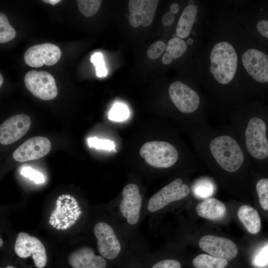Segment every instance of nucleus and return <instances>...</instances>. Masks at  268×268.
I'll use <instances>...</instances> for the list:
<instances>
[{
	"label": "nucleus",
	"mask_w": 268,
	"mask_h": 268,
	"mask_svg": "<svg viewBox=\"0 0 268 268\" xmlns=\"http://www.w3.org/2000/svg\"><path fill=\"white\" fill-rule=\"evenodd\" d=\"M203 39L199 50V81L209 110L228 116L250 103L251 94L240 65L228 8L223 1L209 5Z\"/></svg>",
	"instance_id": "f257e3e1"
},
{
	"label": "nucleus",
	"mask_w": 268,
	"mask_h": 268,
	"mask_svg": "<svg viewBox=\"0 0 268 268\" xmlns=\"http://www.w3.org/2000/svg\"><path fill=\"white\" fill-rule=\"evenodd\" d=\"M197 134L201 158L210 169L229 175L246 171L250 158L230 124L200 127Z\"/></svg>",
	"instance_id": "f03ea898"
},
{
	"label": "nucleus",
	"mask_w": 268,
	"mask_h": 268,
	"mask_svg": "<svg viewBox=\"0 0 268 268\" xmlns=\"http://www.w3.org/2000/svg\"><path fill=\"white\" fill-rule=\"evenodd\" d=\"M230 20L240 65L252 95L254 83H268V54L256 47L253 36L233 16Z\"/></svg>",
	"instance_id": "7ed1b4c3"
},
{
	"label": "nucleus",
	"mask_w": 268,
	"mask_h": 268,
	"mask_svg": "<svg viewBox=\"0 0 268 268\" xmlns=\"http://www.w3.org/2000/svg\"><path fill=\"white\" fill-rule=\"evenodd\" d=\"M169 97L177 109L181 113H197L207 119L210 112L206 99L203 93L180 80L173 82L168 89Z\"/></svg>",
	"instance_id": "20e7f679"
},
{
	"label": "nucleus",
	"mask_w": 268,
	"mask_h": 268,
	"mask_svg": "<svg viewBox=\"0 0 268 268\" xmlns=\"http://www.w3.org/2000/svg\"><path fill=\"white\" fill-rule=\"evenodd\" d=\"M139 154L149 165L158 168H168L178 160V149L173 144L164 141H151L140 148Z\"/></svg>",
	"instance_id": "39448f33"
},
{
	"label": "nucleus",
	"mask_w": 268,
	"mask_h": 268,
	"mask_svg": "<svg viewBox=\"0 0 268 268\" xmlns=\"http://www.w3.org/2000/svg\"><path fill=\"white\" fill-rule=\"evenodd\" d=\"M190 193L189 186L178 178L164 186L149 200L147 209L150 212L162 209L169 203L187 197Z\"/></svg>",
	"instance_id": "423d86ee"
},
{
	"label": "nucleus",
	"mask_w": 268,
	"mask_h": 268,
	"mask_svg": "<svg viewBox=\"0 0 268 268\" xmlns=\"http://www.w3.org/2000/svg\"><path fill=\"white\" fill-rule=\"evenodd\" d=\"M27 89L35 97L44 100L54 99L58 95V89L53 75L45 71L32 70L24 77Z\"/></svg>",
	"instance_id": "0eeeda50"
},
{
	"label": "nucleus",
	"mask_w": 268,
	"mask_h": 268,
	"mask_svg": "<svg viewBox=\"0 0 268 268\" xmlns=\"http://www.w3.org/2000/svg\"><path fill=\"white\" fill-rule=\"evenodd\" d=\"M14 249L20 258H26L32 255L37 268H43L46 266L47 262L46 249L37 238L25 232H20L16 238Z\"/></svg>",
	"instance_id": "6e6552de"
},
{
	"label": "nucleus",
	"mask_w": 268,
	"mask_h": 268,
	"mask_svg": "<svg viewBox=\"0 0 268 268\" xmlns=\"http://www.w3.org/2000/svg\"><path fill=\"white\" fill-rule=\"evenodd\" d=\"M94 234L97 239V248L103 258L113 260L121 251V244L111 225L104 222L97 223L94 227Z\"/></svg>",
	"instance_id": "1a4fd4ad"
},
{
	"label": "nucleus",
	"mask_w": 268,
	"mask_h": 268,
	"mask_svg": "<svg viewBox=\"0 0 268 268\" xmlns=\"http://www.w3.org/2000/svg\"><path fill=\"white\" fill-rule=\"evenodd\" d=\"M142 200L137 185L130 183L124 187L119 209L123 217L130 225H135L138 222Z\"/></svg>",
	"instance_id": "9d476101"
},
{
	"label": "nucleus",
	"mask_w": 268,
	"mask_h": 268,
	"mask_svg": "<svg viewBox=\"0 0 268 268\" xmlns=\"http://www.w3.org/2000/svg\"><path fill=\"white\" fill-rule=\"evenodd\" d=\"M61 57L59 47L50 43L33 45L25 53L24 61L30 67H39L45 65L48 66L56 64Z\"/></svg>",
	"instance_id": "9b49d317"
},
{
	"label": "nucleus",
	"mask_w": 268,
	"mask_h": 268,
	"mask_svg": "<svg viewBox=\"0 0 268 268\" xmlns=\"http://www.w3.org/2000/svg\"><path fill=\"white\" fill-rule=\"evenodd\" d=\"M200 248L210 255L230 261L237 255L238 249L232 240L214 235H207L199 241Z\"/></svg>",
	"instance_id": "f8f14e48"
},
{
	"label": "nucleus",
	"mask_w": 268,
	"mask_h": 268,
	"mask_svg": "<svg viewBox=\"0 0 268 268\" xmlns=\"http://www.w3.org/2000/svg\"><path fill=\"white\" fill-rule=\"evenodd\" d=\"M30 118L20 114L8 118L0 126V143L7 145L24 136L31 126Z\"/></svg>",
	"instance_id": "ddd939ff"
},
{
	"label": "nucleus",
	"mask_w": 268,
	"mask_h": 268,
	"mask_svg": "<svg viewBox=\"0 0 268 268\" xmlns=\"http://www.w3.org/2000/svg\"><path fill=\"white\" fill-rule=\"evenodd\" d=\"M51 148L48 138L43 136L31 137L21 144L13 152V159L18 162H25L39 159L47 155Z\"/></svg>",
	"instance_id": "4468645a"
},
{
	"label": "nucleus",
	"mask_w": 268,
	"mask_h": 268,
	"mask_svg": "<svg viewBox=\"0 0 268 268\" xmlns=\"http://www.w3.org/2000/svg\"><path fill=\"white\" fill-rule=\"evenodd\" d=\"M159 2L158 0H131L129 22L132 26L147 27L152 22Z\"/></svg>",
	"instance_id": "2eb2a0df"
},
{
	"label": "nucleus",
	"mask_w": 268,
	"mask_h": 268,
	"mask_svg": "<svg viewBox=\"0 0 268 268\" xmlns=\"http://www.w3.org/2000/svg\"><path fill=\"white\" fill-rule=\"evenodd\" d=\"M68 262L73 268H106L107 265L104 258L96 255L88 247H81L71 252Z\"/></svg>",
	"instance_id": "dca6fc26"
},
{
	"label": "nucleus",
	"mask_w": 268,
	"mask_h": 268,
	"mask_svg": "<svg viewBox=\"0 0 268 268\" xmlns=\"http://www.w3.org/2000/svg\"><path fill=\"white\" fill-rule=\"evenodd\" d=\"M196 210L200 217L212 221L222 220L227 212L225 205L212 197L206 198L198 203Z\"/></svg>",
	"instance_id": "f3484780"
},
{
	"label": "nucleus",
	"mask_w": 268,
	"mask_h": 268,
	"mask_svg": "<svg viewBox=\"0 0 268 268\" xmlns=\"http://www.w3.org/2000/svg\"><path fill=\"white\" fill-rule=\"evenodd\" d=\"M238 219L246 230L256 234L261 230V220L258 211L251 206L242 205L237 211Z\"/></svg>",
	"instance_id": "a211bd4d"
},
{
	"label": "nucleus",
	"mask_w": 268,
	"mask_h": 268,
	"mask_svg": "<svg viewBox=\"0 0 268 268\" xmlns=\"http://www.w3.org/2000/svg\"><path fill=\"white\" fill-rule=\"evenodd\" d=\"M188 46L187 40L180 37L171 38L166 45L165 53L162 57L161 61L164 65L171 63L174 60L178 59L185 54Z\"/></svg>",
	"instance_id": "6ab92c4d"
},
{
	"label": "nucleus",
	"mask_w": 268,
	"mask_h": 268,
	"mask_svg": "<svg viewBox=\"0 0 268 268\" xmlns=\"http://www.w3.org/2000/svg\"><path fill=\"white\" fill-rule=\"evenodd\" d=\"M195 268H225L228 265L226 260L207 254H200L193 260Z\"/></svg>",
	"instance_id": "aec40b11"
},
{
	"label": "nucleus",
	"mask_w": 268,
	"mask_h": 268,
	"mask_svg": "<svg viewBox=\"0 0 268 268\" xmlns=\"http://www.w3.org/2000/svg\"><path fill=\"white\" fill-rule=\"evenodd\" d=\"M236 20L247 32H251L256 30L258 34H260L262 37L268 40V19H261L258 20L256 22L247 20H238L237 19Z\"/></svg>",
	"instance_id": "412c9836"
},
{
	"label": "nucleus",
	"mask_w": 268,
	"mask_h": 268,
	"mask_svg": "<svg viewBox=\"0 0 268 268\" xmlns=\"http://www.w3.org/2000/svg\"><path fill=\"white\" fill-rule=\"evenodd\" d=\"M214 190V183L205 178L196 183L193 191L197 197L205 199L212 196Z\"/></svg>",
	"instance_id": "4be33fe9"
},
{
	"label": "nucleus",
	"mask_w": 268,
	"mask_h": 268,
	"mask_svg": "<svg viewBox=\"0 0 268 268\" xmlns=\"http://www.w3.org/2000/svg\"><path fill=\"white\" fill-rule=\"evenodd\" d=\"M15 29L10 25L7 17L0 13V43H4L13 39L16 36Z\"/></svg>",
	"instance_id": "5701e85b"
},
{
	"label": "nucleus",
	"mask_w": 268,
	"mask_h": 268,
	"mask_svg": "<svg viewBox=\"0 0 268 268\" xmlns=\"http://www.w3.org/2000/svg\"><path fill=\"white\" fill-rule=\"evenodd\" d=\"M101 2L102 0H78L76 1L79 11L86 17L94 15L98 11Z\"/></svg>",
	"instance_id": "b1692460"
},
{
	"label": "nucleus",
	"mask_w": 268,
	"mask_h": 268,
	"mask_svg": "<svg viewBox=\"0 0 268 268\" xmlns=\"http://www.w3.org/2000/svg\"><path fill=\"white\" fill-rule=\"evenodd\" d=\"M256 191L261 207L268 210V178L260 179L256 185Z\"/></svg>",
	"instance_id": "393cba45"
},
{
	"label": "nucleus",
	"mask_w": 268,
	"mask_h": 268,
	"mask_svg": "<svg viewBox=\"0 0 268 268\" xmlns=\"http://www.w3.org/2000/svg\"><path fill=\"white\" fill-rule=\"evenodd\" d=\"M129 116L128 108L121 103L115 104L109 114V119L115 122H122L126 120Z\"/></svg>",
	"instance_id": "a878e982"
},
{
	"label": "nucleus",
	"mask_w": 268,
	"mask_h": 268,
	"mask_svg": "<svg viewBox=\"0 0 268 268\" xmlns=\"http://www.w3.org/2000/svg\"><path fill=\"white\" fill-rule=\"evenodd\" d=\"M87 141L90 147L107 150H115V143L109 139H99L94 137L88 138Z\"/></svg>",
	"instance_id": "bb28decb"
},
{
	"label": "nucleus",
	"mask_w": 268,
	"mask_h": 268,
	"mask_svg": "<svg viewBox=\"0 0 268 268\" xmlns=\"http://www.w3.org/2000/svg\"><path fill=\"white\" fill-rule=\"evenodd\" d=\"M166 45L163 41L155 42L148 48L147 52V57L151 60L156 59L166 50Z\"/></svg>",
	"instance_id": "cd10ccee"
},
{
	"label": "nucleus",
	"mask_w": 268,
	"mask_h": 268,
	"mask_svg": "<svg viewBox=\"0 0 268 268\" xmlns=\"http://www.w3.org/2000/svg\"><path fill=\"white\" fill-rule=\"evenodd\" d=\"M91 62L96 67V74L99 77L105 76L107 70L105 66L103 57L101 53H95L91 57Z\"/></svg>",
	"instance_id": "c85d7f7f"
},
{
	"label": "nucleus",
	"mask_w": 268,
	"mask_h": 268,
	"mask_svg": "<svg viewBox=\"0 0 268 268\" xmlns=\"http://www.w3.org/2000/svg\"><path fill=\"white\" fill-rule=\"evenodd\" d=\"M20 174L30 180L34 181L36 184H40L45 181L42 174L30 167L26 166L23 168L21 170Z\"/></svg>",
	"instance_id": "c756f323"
},
{
	"label": "nucleus",
	"mask_w": 268,
	"mask_h": 268,
	"mask_svg": "<svg viewBox=\"0 0 268 268\" xmlns=\"http://www.w3.org/2000/svg\"><path fill=\"white\" fill-rule=\"evenodd\" d=\"M151 268H181V265L177 260L165 259L157 262Z\"/></svg>",
	"instance_id": "7c9ffc66"
},
{
	"label": "nucleus",
	"mask_w": 268,
	"mask_h": 268,
	"mask_svg": "<svg viewBox=\"0 0 268 268\" xmlns=\"http://www.w3.org/2000/svg\"><path fill=\"white\" fill-rule=\"evenodd\" d=\"M255 263L259 267L265 266L268 263V245L265 246L257 255Z\"/></svg>",
	"instance_id": "2f4dec72"
},
{
	"label": "nucleus",
	"mask_w": 268,
	"mask_h": 268,
	"mask_svg": "<svg viewBox=\"0 0 268 268\" xmlns=\"http://www.w3.org/2000/svg\"><path fill=\"white\" fill-rule=\"evenodd\" d=\"M175 18V14L171 11H168L163 15L162 23L164 26H169L173 23Z\"/></svg>",
	"instance_id": "473e14b6"
},
{
	"label": "nucleus",
	"mask_w": 268,
	"mask_h": 268,
	"mask_svg": "<svg viewBox=\"0 0 268 268\" xmlns=\"http://www.w3.org/2000/svg\"><path fill=\"white\" fill-rule=\"evenodd\" d=\"M180 10V5L176 2L172 3L170 6V11L173 13L177 14Z\"/></svg>",
	"instance_id": "72a5a7b5"
},
{
	"label": "nucleus",
	"mask_w": 268,
	"mask_h": 268,
	"mask_svg": "<svg viewBox=\"0 0 268 268\" xmlns=\"http://www.w3.org/2000/svg\"><path fill=\"white\" fill-rule=\"evenodd\" d=\"M43 1L46 2V3H49L52 5H55L58 2H60L61 0H42Z\"/></svg>",
	"instance_id": "f704fd0d"
},
{
	"label": "nucleus",
	"mask_w": 268,
	"mask_h": 268,
	"mask_svg": "<svg viewBox=\"0 0 268 268\" xmlns=\"http://www.w3.org/2000/svg\"><path fill=\"white\" fill-rule=\"evenodd\" d=\"M55 220L56 221H55V224L53 226L54 228H56L57 225L61 222V220L59 218L56 219Z\"/></svg>",
	"instance_id": "c9c22d12"
},
{
	"label": "nucleus",
	"mask_w": 268,
	"mask_h": 268,
	"mask_svg": "<svg viewBox=\"0 0 268 268\" xmlns=\"http://www.w3.org/2000/svg\"><path fill=\"white\" fill-rule=\"evenodd\" d=\"M81 212H82L80 210L76 212V213H74L73 216H77V217H79Z\"/></svg>",
	"instance_id": "e433bc0d"
},
{
	"label": "nucleus",
	"mask_w": 268,
	"mask_h": 268,
	"mask_svg": "<svg viewBox=\"0 0 268 268\" xmlns=\"http://www.w3.org/2000/svg\"><path fill=\"white\" fill-rule=\"evenodd\" d=\"M55 221H56L55 219H53V220H49V222L51 226H53L55 224Z\"/></svg>",
	"instance_id": "4c0bfd02"
},
{
	"label": "nucleus",
	"mask_w": 268,
	"mask_h": 268,
	"mask_svg": "<svg viewBox=\"0 0 268 268\" xmlns=\"http://www.w3.org/2000/svg\"><path fill=\"white\" fill-rule=\"evenodd\" d=\"M63 225V223L62 222H61L60 224H59L57 227L56 228L57 229L59 230L60 229L61 227Z\"/></svg>",
	"instance_id": "58836bf2"
},
{
	"label": "nucleus",
	"mask_w": 268,
	"mask_h": 268,
	"mask_svg": "<svg viewBox=\"0 0 268 268\" xmlns=\"http://www.w3.org/2000/svg\"><path fill=\"white\" fill-rule=\"evenodd\" d=\"M3 83V77L2 75L0 74V86H1L2 84Z\"/></svg>",
	"instance_id": "ea45409f"
},
{
	"label": "nucleus",
	"mask_w": 268,
	"mask_h": 268,
	"mask_svg": "<svg viewBox=\"0 0 268 268\" xmlns=\"http://www.w3.org/2000/svg\"><path fill=\"white\" fill-rule=\"evenodd\" d=\"M63 204V202L61 200H57L56 201V205H62Z\"/></svg>",
	"instance_id": "a19ab883"
},
{
	"label": "nucleus",
	"mask_w": 268,
	"mask_h": 268,
	"mask_svg": "<svg viewBox=\"0 0 268 268\" xmlns=\"http://www.w3.org/2000/svg\"><path fill=\"white\" fill-rule=\"evenodd\" d=\"M67 228H68V227L66 224L63 225L61 228V229L62 230H66Z\"/></svg>",
	"instance_id": "79ce46f5"
},
{
	"label": "nucleus",
	"mask_w": 268,
	"mask_h": 268,
	"mask_svg": "<svg viewBox=\"0 0 268 268\" xmlns=\"http://www.w3.org/2000/svg\"><path fill=\"white\" fill-rule=\"evenodd\" d=\"M80 208L79 206H78L77 208L73 209V212L74 213H76V212H77V211H78L79 210H80Z\"/></svg>",
	"instance_id": "37998d69"
},
{
	"label": "nucleus",
	"mask_w": 268,
	"mask_h": 268,
	"mask_svg": "<svg viewBox=\"0 0 268 268\" xmlns=\"http://www.w3.org/2000/svg\"><path fill=\"white\" fill-rule=\"evenodd\" d=\"M67 216H68V218L69 219V220H70V219H74V216L71 215L70 214H69L67 215Z\"/></svg>",
	"instance_id": "c03bdc74"
},
{
	"label": "nucleus",
	"mask_w": 268,
	"mask_h": 268,
	"mask_svg": "<svg viewBox=\"0 0 268 268\" xmlns=\"http://www.w3.org/2000/svg\"><path fill=\"white\" fill-rule=\"evenodd\" d=\"M65 197H66V199H68V200H71V196L69 195H65Z\"/></svg>",
	"instance_id": "a18cd8bd"
},
{
	"label": "nucleus",
	"mask_w": 268,
	"mask_h": 268,
	"mask_svg": "<svg viewBox=\"0 0 268 268\" xmlns=\"http://www.w3.org/2000/svg\"><path fill=\"white\" fill-rule=\"evenodd\" d=\"M0 247H1L3 245V241L1 238L0 239Z\"/></svg>",
	"instance_id": "49530a36"
},
{
	"label": "nucleus",
	"mask_w": 268,
	"mask_h": 268,
	"mask_svg": "<svg viewBox=\"0 0 268 268\" xmlns=\"http://www.w3.org/2000/svg\"><path fill=\"white\" fill-rule=\"evenodd\" d=\"M57 200L63 201L64 200V199L62 198V196H60L59 197H58Z\"/></svg>",
	"instance_id": "de8ad7c7"
},
{
	"label": "nucleus",
	"mask_w": 268,
	"mask_h": 268,
	"mask_svg": "<svg viewBox=\"0 0 268 268\" xmlns=\"http://www.w3.org/2000/svg\"><path fill=\"white\" fill-rule=\"evenodd\" d=\"M78 206H78V204H77V205H74L72 206V208H73V209L77 208Z\"/></svg>",
	"instance_id": "09e8293b"
},
{
	"label": "nucleus",
	"mask_w": 268,
	"mask_h": 268,
	"mask_svg": "<svg viewBox=\"0 0 268 268\" xmlns=\"http://www.w3.org/2000/svg\"><path fill=\"white\" fill-rule=\"evenodd\" d=\"M49 219L50 220H53V219H55V217L52 216H50V217H49Z\"/></svg>",
	"instance_id": "8fccbe9b"
},
{
	"label": "nucleus",
	"mask_w": 268,
	"mask_h": 268,
	"mask_svg": "<svg viewBox=\"0 0 268 268\" xmlns=\"http://www.w3.org/2000/svg\"><path fill=\"white\" fill-rule=\"evenodd\" d=\"M5 268H14L11 266H8L6 267Z\"/></svg>",
	"instance_id": "3c124183"
},
{
	"label": "nucleus",
	"mask_w": 268,
	"mask_h": 268,
	"mask_svg": "<svg viewBox=\"0 0 268 268\" xmlns=\"http://www.w3.org/2000/svg\"><path fill=\"white\" fill-rule=\"evenodd\" d=\"M65 220H68V217L67 216H65L64 218Z\"/></svg>",
	"instance_id": "603ef678"
},
{
	"label": "nucleus",
	"mask_w": 268,
	"mask_h": 268,
	"mask_svg": "<svg viewBox=\"0 0 268 268\" xmlns=\"http://www.w3.org/2000/svg\"><path fill=\"white\" fill-rule=\"evenodd\" d=\"M78 217H77V216H74V220L76 221L77 219H78Z\"/></svg>",
	"instance_id": "864d4df0"
},
{
	"label": "nucleus",
	"mask_w": 268,
	"mask_h": 268,
	"mask_svg": "<svg viewBox=\"0 0 268 268\" xmlns=\"http://www.w3.org/2000/svg\"><path fill=\"white\" fill-rule=\"evenodd\" d=\"M69 200H68V199H65V202H69Z\"/></svg>",
	"instance_id": "5fc2aeb1"
},
{
	"label": "nucleus",
	"mask_w": 268,
	"mask_h": 268,
	"mask_svg": "<svg viewBox=\"0 0 268 268\" xmlns=\"http://www.w3.org/2000/svg\"><path fill=\"white\" fill-rule=\"evenodd\" d=\"M62 221V222H65L66 220L64 218H63Z\"/></svg>",
	"instance_id": "6e6d98bb"
}]
</instances>
